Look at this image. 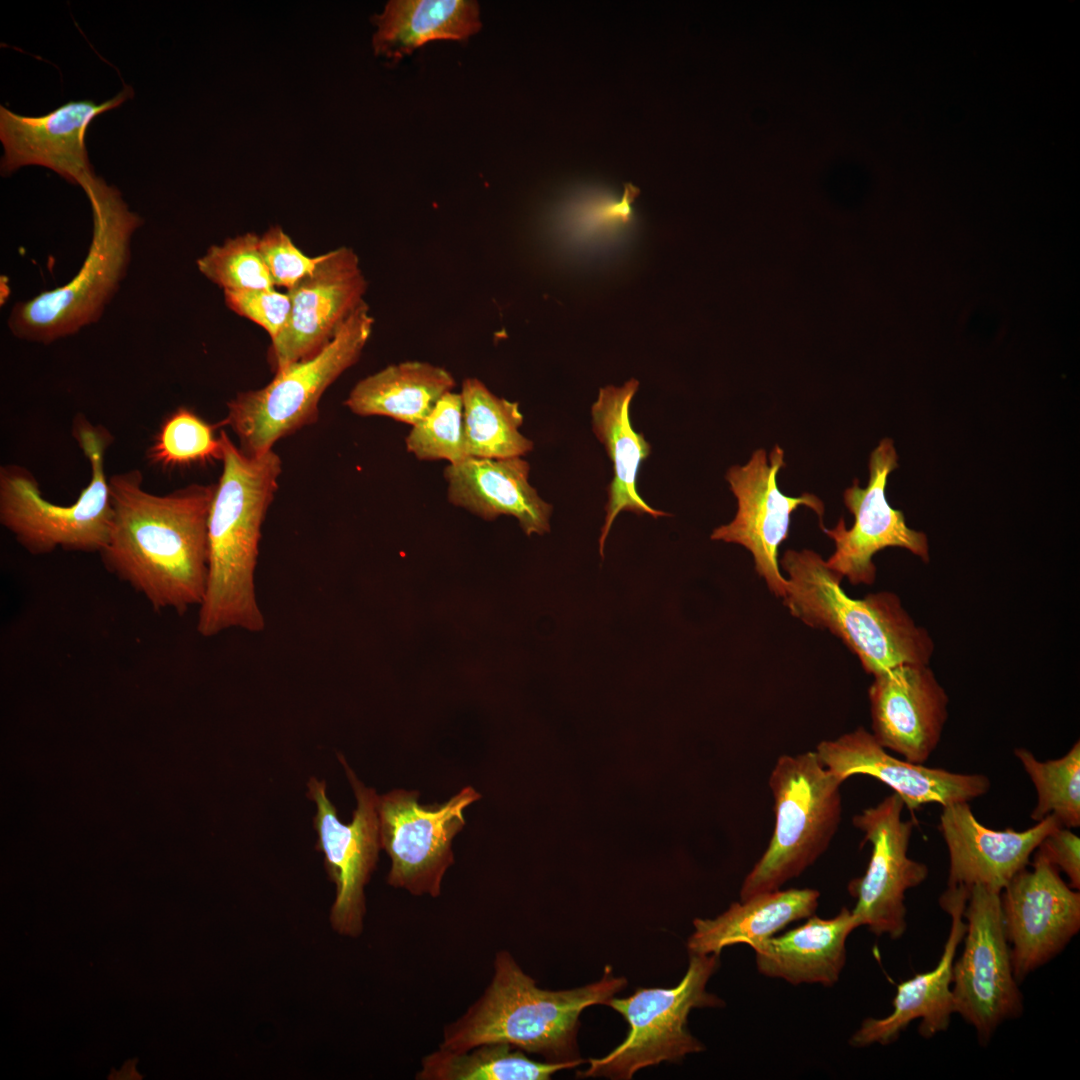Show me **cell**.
Here are the masks:
<instances>
[{"label":"cell","mask_w":1080,"mask_h":1080,"mask_svg":"<svg viewBox=\"0 0 1080 1080\" xmlns=\"http://www.w3.org/2000/svg\"><path fill=\"white\" fill-rule=\"evenodd\" d=\"M113 520L99 553L105 568L155 611L179 615L200 605L208 575V518L216 484H190L165 495L143 487L138 469L109 477Z\"/></svg>","instance_id":"1"},{"label":"cell","mask_w":1080,"mask_h":1080,"mask_svg":"<svg viewBox=\"0 0 1080 1080\" xmlns=\"http://www.w3.org/2000/svg\"><path fill=\"white\" fill-rule=\"evenodd\" d=\"M220 437L223 469L209 512L208 575L197 621L203 637L231 628L249 632L265 628L256 598L255 570L262 524L282 472L281 459L273 449L248 455L225 431Z\"/></svg>","instance_id":"2"},{"label":"cell","mask_w":1080,"mask_h":1080,"mask_svg":"<svg viewBox=\"0 0 1080 1080\" xmlns=\"http://www.w3.org/2000/svg\"><path fill=\"white\" fill-rule=\"evenodd\" d=\"M627 980L606 966L603 977L573 989L537 986L507 950L495 954L491 980L478 999L443 1029L440 1047L467 1050L484 1043H505L548 1062L580 1059L577 1034L582 1011L606 1004Z\"/></svg>","instance_id":"3"},{"label":"cell","mask_w":1080,"mask_h":1080,"mask_svg":"<svg viewBox=\"0 0 1080 1080\" xmlns=\"http://www.w3.org/2000/svg\"><path fill=\"white\" fill-rule=\"evenodd\" d=\"M781 567L788 577L783 603L791 615L810 627L827 629L876 675L902 664L929 665L934 642L918 626L893 592L853 599L841 579L813 550H787Z\"/></svg>","instance_id":"4"},{"label":"cell","mask_w":1080,"mask_h":1080,"mask_svg":"<svg viewBox=\"0 0 1080 1080\" xmlns=\"http://www.w3.org/2000/svg\"><path fill=\"white\" fill-rule=\"evenodd\" d=\"M80 187L93 217L86 258L68 283L15 304L8 327L19 339L49 344L97 322L126 276L132 237L141 218L102 178L93 175Z\"/></svg>","instance_id":"5"},{"label":"cell","mask_w":1080,"mask_h":1080,"mask_svg":"<svg viewBox=\"0 0 1080 1080\" xmlns=\"http://www.w3.org/2000/svg\"><path fill=\"white\" fill-rule=\"evenodd\" d=\"M72 436L91 469L87 486L71 504L43 497L27 468L12 463L0 467V522L30 554H49L57 548L100 553L108 542L113 505L104 463L114 438L83 414L75 415Z\"/></svg>","instance_id":"6"},{"label":"cell","mask_w":1080,"mask_h":1080,"mask_svg":"<svg viewBox=\"0 0 1080 1080\" xmlns=\"http://www.w3.org/2000/svg\"><path fill=\"white\" fill-rule=\"evenodd\" d=\"M775 826L763 855L746 876L740 899L779 890L828 848L842 814V782L815 752L781 755L768 780Z\"/></svg>","instance_id":"7"},{"label":"cell","mask_w":1080,"mask_h":1080,"mask_svg":"<svg viewBox=\"0 0 1080 1080\" xmlns=\"http://www.w3.org/2000/svg\"><path fill=\"white\" fill-rule=\"evenodd\" d=\"M373 325L364 302L318 354L274 373L266 386L232 398L221 425L230 427L244 453L259 455L272 450L281 438L315 423L322 395L359 360Z\"/></svg>","instance_id":"8"},{"label":"cell","mask_w":1080,"mask_h":1080,"mask_svg":"<svg viewBox=\"0 0 1080 1080\" xmlns=\"http://www.w3.org/2000/svg\"><path fill=\"white\" fill-rule=\"evenodd\" d=\"M718 967L719 955L690 954L688 969L676 986L638 988L629 997H612L607 1005L628 1023L627 1036L606 1056L589 1059V1067L578 1075L626 1080L642 1068L703 1051L704 1045L688 1030V1015L694 1008L723 1005L706 990Z\"/></svg>","instance_id":"9"},{"label":"cell","mask_w":1080,"mask_h":1080,"mask_svg":"<svg viewBox=\"0 0 1080 1080\" xmlns=\"http://www.w3.org/2000/svg\"><path fill=\"white\" fill-rule=\"evenodd\" d=\"M1001 892L983 885L970 888L963 916L967 920L962 955L953 964L955 1013L972 1025L981 1044L1006 1020L1023 1010L1013 972Z\"/></svg>","instance_id":"10"},{"label":"cell","mask_w":1080,"mask_h":1080,"mask_svg":"<svg viewBox=\"0 0 1080 1080\" xmlns=\"http://www.w3.org/2000/svg\"><path fill=\"white\" fill-rule=\"evenodd\" d=\"M418 797V791L404 789L378 795L381 849L391 861L387 883L436 898L454 863L452 840L465 825L464 810L481 795L466 786L441 804L423 806Z\"/></svg>","instance_id":"11"},{"label":"cell","mask_w":1080,"mask_h":1080,"mask_svg":"<svg viewBox=\"0 0 1080 1080\" xmlns=\"http://www.w3.org/2000/svg\"><path fill=\"white\" fill-rule=\"evenodd\" d=\"M338 758L345 768L354 790L357 806L352 821L342 823L336 807L326 793V782L311 777L307 796L317 807L313 826L317 833L316 849L324 854V866L336 886L330 912V923L340 935L356 938L361 935L366 915L365 886L376 868L381 849L378 795L366 787L347 764L343 755Z\"/></svg>","instance_id":"12"},{"label":"cell","mask_w":1080,"mask_h":1080,"mask_svg":"<svg viewBox=\"0 0 1080 1080\" xmlns=\"http://www.w3.org/2000/svg\"><path fill=\"white\" fill-rule=\"evenodd\" d=\"M784 451L776 445L767 455L762 448L753 452L743 466L734 465L726 480L737 499L734 519L715 528L712 540L742 545L753 556L755 570L769 590L783 598L787 579L778 565V550L789 535L790 516L799 507L812 509L823 530L824 504L814 494L790 497L780 491L777 475L785 467Z\"/></svg>","instance_id":"13"},{"label":"cell","mask_w":1080,"mask_h":1080,"mask_svg":"<svg viewBox=\"0 0 1080 1080\" xmlns=\"http://www.w3.org/2000/svg\"><path fill=\"white\" fill-rule=\"evenodd\" d=\"M903 808L902 799L893 793L853 817L854 826L864 833L872 851L864 875L848 885L856 898L851 912L859 926L893 940L907 927L905 892L928 876L927 866L908 856L914 823L902 820Z\"/></svg>","instance_id":"14"},{"label":"cell","mask_w":1080,"mask_h":1080,"mask_svg":"<svg viewBox=\"0 0 1080 1080\" xmlns=\"http://www.w3.org/2000/svg\"><path fill=\"white\" fill-rule=\"evenodd\" d=\"M897 467L893 440L884 438L870 454L868 485L861 488L855 479L843 493L844 504L854 515L853 526L848 529L841 517L835 527L823 529L835 543L825 563L839 579L846 577L853 585L873 584L876 566L872 558L887 547L907 549L929 562L926 534L909 528L903 512L892 508L886 499L888 476Z\"/></svg>","instance_id":"15"},{"label":"cell","mask_w":1080,"mask_h":1080,"mask_svg":"<svg viewBox=\"0 0 1080 1080\" xmlns=\"http://www.w3.org/2000/svg\"><path fill=\"white\" fill-rule=\"evenodd\" d=\"M1003 923L1018 982L1059 954L1080 929V893L1035 851L1000 893Z\"/></svg>","instance_id":"16"},{"label":"cell","mask_w":1080,"mask_h":1080,"mask_svg":"<svg viewBox=\"0 0 1080 1080\" xmlns=\"http://www.w3.org/2000/svg\"><path fill=\"white\" fill-rule=\"evenodd\" d=\"M367 286L352 248L322 254L314 271L287 290L290 316L268 351L274 373L318 354L365 302Z\"/></svg>","instance_id":"17"},{"label":"cell","mask_w":1080,"mask_h":1080,"mask_svg":"<svg viewBox=\"0 0 1080 1080\" xmlns=\"http://www.w3.org/2000/svg\"><path fill=\"white\" fill-rule=\"evenodd\" d=\"M131 95L132 89L126 87L100 104L91 99L72 100L40 116L20 115L1 105V173L7 175L23 166L38 165L81 186L95 175L85 143L90 123Z\"/></svg>","instance_id":"18"},{"label":"cell","mask_w":1080,"mask_h":1080,"mask_svg":"<svg viewBox=\"0 0 1080 1080\" xmlns=\"http://www.w3.org/2000/svg\"><path fill=\"white\" fill-rule=\"evenodd\" d=\"M814 752L842 783L856 774L871 776L890 787L910 811L931 803L944 807L969 802L986 794L991 786L982 774L956 773L898 759L863 727L821 741Z\"/></svg>","instance_id":"19"},{"label":"cell","mask_w":1080,"mask_h":1080,"mask_svg":"<svg viewBox=\"0 0 1080 1080\" xmlns=\"http://www.w3.org/2000/svg\"><path fill=\"white\" fill-rule=\"evenodd\" d=\"M872 735L904 760L924 764L938 746L949 698L929 665L902 664L873 676Z\"/></svg>","instance_id":"20"},{"label":"cell","mask_w":1080,"mask_h":1080,"mask_svg":"<svg viewBox=\"0 0 1080 1080\" xmlns=\"http://www.w3.org/2000/svg\"><path fill=\"white\" fill-rule=\"evenodd\" d=\"M1060 826L1048 815L1024 831L993 830L976 819L968 802L942 807L939 830L949 854L948 887L983 885L1001 892L1026 868L1043 838Z\"/></svg>","instance_id":"21"},{"label":"cell","mask_w":1080,"mask_h":1080,"mask_svg":"<svg viewBox=\"0 0 1080 1080\" xmlns=\"http://www.w3.org/2000/svg\"><path fill=\"white\" fill-rule=\"evenodd\" d=\"M965 887H948L941 895V908L950 915L951 927L937 965L930 971L916 974L897 986L893 1011L884 1018H867L851 1036L854 1047L873 1044L888 1045L914 1020L920 1019L919 1033L931 1038L947 1030L955 1013L952 994L953 964L956 950L964 938L966 922L963 913L969 896Z\"/></svg>","instance_id":"22"},{"label":"cell","mask_w":1080,"mask_h":1080,"mask_svg":"<svg viewBox=\"0 0 1080 1080\" xmlns=\"http://www.w3.org/2000/svg\"><path fill=\"white\" fill-rule=\"evenodd\" d=\"M529 463L521 457H468L444 471L450 503L484 520L515 517L526 535L550 531L552 505L529 483Z\"/></svg>","instance_id":"23"},{"label":"cell","mask_w":1080,"mask_h":1080,"mask_svg":"<svg viewBox=\"0 0 1080 1080\" xmlns=\"http://www.w3.org/2000/svg\"><path fill=\"white\" fill-rule=\"evenodd\" d=\"M638 387L639 382L634 378L621 387H603L591 407L593 433L611 459L614 473L607 488L606 514L599 537V553L602 558L611 526L620 512L648 514L653 518L670 515L648 505L636 489L642 461L651 453L650 443L643 433L633 429L630 421V404Z\"/></svg>","instance_id":"24"},{"label":"cell","mask_w":1080,"mask_h":1080,"mask_svg":"<svg viewBox=\"0 0 1080 1080\" xmlns=\"http://www.w3.org/2000/svg\"><path fill=\"white\" fill-rule=\"evenodd\" d=\"M859 924L846 907L828 919L812 915L807 921L779 936L750 945L762 975L793 985H834L845 966L846 941Z\"/></svg>","instance_id":"25"},{"label":"cell","mask_w":1080,"mask_h":1080,"mask_svg":"<svg viewBox=\"0 0 1080 1080\" xmlns=\"http://www.w3.org/2000/svg\"><path fill=\"white\" fill-rule=\"evenodd\" d=\"M819 891L811 888L775 890L733 903L713 919L697 918L687 941L690 954L720 955L734 944H751L774 936L792 922L814 915Z\"/></svg>","instance_id":"26"},{"label":"cell","mask_w":1080,"mask_h":1080,"mask_svg":"<svg viewBox=\"0 0 1080 1080\" xmlns=\"http://www.w3.org/2000/svg\"><path fill=\"white\" fill-rule=\"evenodd\" d=\"M376 55L400 60L432 40H465L481 28L479 5L470 0H393L373 18Z\"/></svg>","instance_id":"27"},{"label":"cell","mask_w":1080,"mask_h":1080,"mask_svg":"<svg viewBox=\"0 0 1080 1080\" xmlns=\"http://www.w3.org/2000/svg\"><path fill=\"white\" fill-rule=\"evenodd\" d=\"M455 384L451 373L442 367L406 361L360 380L345 405L359 416H387L414 426Z\"/></svg>","instance_id":"28"},{"label":"cell","mask_w":1080,"mask_h":1080,"mask_svg":"<svg viewBox=\"0 0 1080 1080\" xmlns=\"http://www.w3.org/2000/svg\"><path fill=\"white\" fill-rule=\"evenodd\" d=\"M568 1062L536 1061L505 1043H484L467 1050L438 1047L425 1055L416 1080H549L558 1071L574 1068Z\"/></svg>","instance_id":"29"},{"label":"cell","mask_w":1080,"mask_h":1080,"mask_svg":"<svg viewBox=\"0 0 1080 1080\" xmlns=\"http://www.w3.org/2000/svg\"><path fill=\"white\" fill-rule=\"evenodd\" d=\"M460 394L467 457L513 458L533 449V442L519 431L523 415L517 402L496 396L476 378L465 379Z\"/></svg>","instance_id":"30"},{"label":"cell","mask_w":1080,"mask_h":1080,"mask_svg":"<svg viewBox=\"0 0 1080 1080\" xmlns=\"http://www.w3.org/2000/svg\"><path fill=\"white\" fill-rule=\"evenodd\" d=\"M1015 756L1029 775L1037 793L1031 819L1039 822L1054 815L1062 827L1080 826V742L1061 758L1040 761L1031 751L1016 748Z\"/></svg>","instance_id":"31"},{"label":"cell","mask_w":1080,"mask_h":1080,"mask_svg":"<svg viewBox=\"0 0 1080 1080\" xmlns=\"http://www.w3.org/2000/svg\"><path fill=\"white\" fill-rule=\"evenodd\" d=\"M218 426L190 408L178 407L161 423L147 457L151 463L169 469L221 461L222 440L215 435Z\"/></svg>","instance_id":"32"},{"label":"cell","mask_w":1080,"mask_h":1080,"mask_svg":"<svg viewBox=\"0 0 1080 1080\" xmlns=\"http://www.w3.org/2000/svg\"><path fill=\"white\" fill-rule=\"evenodd\" d=\"M259 240L260 236L248 232L212 245L197 259V268L223 291L275 288L261 256Z\"/></svg>","instance_id":"33"},{"label":"cell","mask_w":1080,"mask_h":1080,"mask_svg":"<svg viewBox=\"0 0 1080 1080\" xmlns=\"http://www.w3.org/2000/svg\"><path fill=\"white\" fill-rule=\"evenodd\" d=\"M407 450L420 460H447L458 464L468 458L464 450L463 405L460 393L450 391L430 413L412 426Z\"/></svg>","instance_id":"34"},{"label":"cell","mask_w":1080,"mask_h":1080,"mask_svg":"<svg viewBox=\"0 0 1080 1080\" xmlns=\"http://www.w3.org/2000/svg\"><path fill=\"white\" fill-rule=\"evenodd\" d=\"M259 250L275 286L287 290L311 274L322 258L305 255L278 225L260 236Z\"/></svg>","instance_id":"35"},{"label":"cell","mask_w":1080,"mask_h":1080,"mask_svg":"<svg viewBox=\"0 0 1080 1080\" xmlns=\"http://www.w3.org/2000/svg\"><path fill=\"white\" fill-rule=\"evenodd\" d=\"M224 298L229 309L261 326L271 341L283 331L290 316L288 293L275 288L224 291Z\"/></svg>","instance_id":"36"},{"label":"cell","mask_w":1080,"mask_h":1080,"mask_svg":"<svg viewBox=\"0 0 1080 1080\" xmlns=\"http://www.w3.org/2000/svg\"><path fill=\"white\" fill-rule=\"evenodd\" d=\"M1069 878L1070 887L1080 888V839L1066 827L1047 834L1035 850Z\"/></svg>","instance_id":"37"},{"label":"cell","mask_w":1080,"mask_h":1080,"mask_svg":"<svg viewBox=\"0 0 1080 1080\" xmlns=\"http://www.w3.org/2000/svg\"><path fill=\"white\" fill-rule=\"evenodd\" d=\"M640 193L634 185L625 184L624 194L620 201H604L588 206L585 214L581 215L580 223L590 228L615 227L631 221V204Z\"/></svg>","instance_id":"38"}]
</instances>
